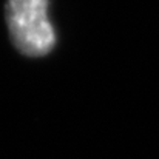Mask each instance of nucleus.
<instances>
[{
  "label": "nucleus",
  "instance_id": "nucleus-1",
  "mask_svg": "<svg viewBox=\"0 0 159 159\" xmlns=\"http://www.w3.org/2000/svg\"><path fill=\"white\" fill-rule=\"evenodd\" d=\"M6 23L14 47L28 57H42L56 45L48 20V0H8Z\"/></svg>",
  "mask_w": 159,
  "mask_h": 159
}]
</instances>
